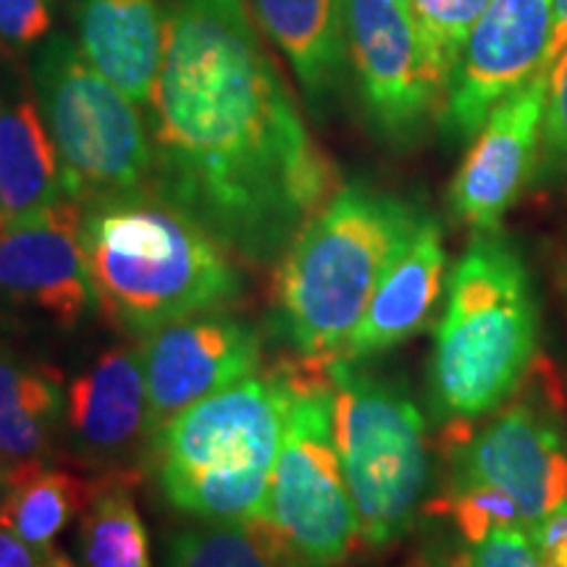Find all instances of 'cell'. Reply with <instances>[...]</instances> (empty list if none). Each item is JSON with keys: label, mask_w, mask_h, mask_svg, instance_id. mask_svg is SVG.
<instances>
[{"label": "cell", "mask_w": 567, "mask_h": 567, "mask_svg": "<svg viewBox=\"0 0 567 567\" xmlns=\"http://www.w3.org/2000/svg\"><path fill=\"white\" fill-rule=\"evenodd\" d=\"M147 130L151 187L252 266L342 187L243 0H172Z\"/></svg>", "instance_id": "1"}, {"label": "cell", "mask_w": 567, "mask_h": 567, "mask_svg": "<svg viewBox=\"0 0 567 567\" xmlns=\"http://www.w3.org/2000/svg\"><path fill=\"white\" fill-rule=\"evenodd\" d=\"M82 247L95 310L130 337L224 308L243 289L231 252L151 184L84 205Z\"/></svg>", "instance_id": "2"}, {"label": "cell", "mask_w": 567, "mask_h": 567, "mask_svg": "<svg viewBox=\"0 0 567 567\" xmlns=\"http://www.w3.org/2000/svg\"><path fill=\"white\" fill-rule=\"evenodd\" d=\"M423 210L363 182L339 193L297 231L271 287L276 337L300 358L334 360L358 329L381 276Z\"/></svg>", "instance_id": "3"}, {"label": "cell", "mask_w": 567, "mask_h": 567, "mask_svg": "<svg viewBox=\"0 0 567 567\" xmlns=\"http://www.w3.org/2000/svg\"><path fill=\"white\" fill-rule=\"evenodd\" d=\"M538 308L528 268L499 229L473 231L446 289L429 389L439 421H476L505 405L534 365Z\"/></svg>", "instance_id": "4"}, {"label": "cell", "mask_w": 567, "mask_h": 567, "mask_svg": "<svg viewBox=\"0 0 567 567\" xmlns=\"http://www.w3.org/2000/svg\"><path fill=\"white\" fill-rule=\"evenodd\" d=\"M289 405L292 384L279 363L163 425L151 457L168 505L203 523L250 526L264 513Z\"/></svg>", "instance_id": "5"}, {"label": "cell", "mask_w": 567, "mask_h": 567, "mask_svg": "<svg viewBox=\"0 0 567 567\" xmlns=\"http://www.w3.org/2000/svg\"><path fill=\"white\" fill-rule=\"evenodd\" d=\"M281 365L292 405L264 513L247 528L276 567H342L363 538L337 452L331 363L300 358Z\"/></svg>", "instance_id": "6"}, {"label": "cell", "mask_w": 567, "mask_h": 567, "mask_svg": "<svg viewBox=\"0 0 567 567\" xmlns=\"http://www.w3.org/2000/svg\"><path fill=\"white\" fill-rule=\"evenodd\" d=\"M334 439L365 547L405 538L431 481L429 434L405 389L360 368L331 363Z\"/></svg>", "instance_id": "7"}, {"label": "cell", "mask_w": 567, "mask_h": 567, "mask_svg": "<svg viewBox=\"0 0 567 567\" xmlns=\"http://www.w3.org/2000/svg\"><path fill=\"white\" fill-rule=\"evenodd\" d=\"M34 92L61 161L63 195L82 205L151 184L153 142L134 101L80 45L53 34L34 55Z\"/></svg>", "instance_id": "8"}, {"label": "cell", "mask_w": 567, "mask_h": 567, "mask_svg": "<svg viewBox=\"0 0 567 567\" xmlns=\"http://www.w3.org/2000/svg\"><path fill=\"white\" fill-rule=\"evenodd\" d=\"M565 394L544 360H534L505 408L484 425H444L450 484L486 486L517 505L528 534L567 502V446L559 425Z\"/></svg>", "instance_id": "9"}, {"label": "cell", "mask_w": 567, "mask_h": 567, "mask_svg": "<svg viewBox=\"0 0 567 567\" xmlns=\"http://www.w3.org/2000/svg\"><path fill=\"white\" fill-rule=\"evenodd\" d=\"M347 51L373 132L392 145H413L442 122L450 76L396 0H342Z\"/></svg>", "instance_id": "10"}, {"label": "cell", "mask_w": 567, "mask_h": 567, "mask_svg": "<svg viewBox=\"0 0 567 567\" xmlns=\"http://www.w3.org/2000/svg\"><path fill=\"white\" fill-rule=\"evenodd\" d=\"M140 350L151 439L195 402L258 373L264 360V342L255 326L224 313V308L161 326L142 337Z\"/></svg>", "instance_id": "11"}, {"label": "cell", "mask_w": 567, "mask_h": 567, "mask_svg": "<svg viewBox=\"0 0 567 567\" xmlns=\"http://www.w3.org/2000/svg\"><path fill=\"white\" fill-rule=\"evenodd\" d=\"M555 0H488L446 92L442 126L473 137L496 105L544 71Z\"/></svg>", "instance_id": "12"}, {"label": "cell", "mask_w": 567, "mask_h": 567, "mask_svg": "<svg viewBox=\"0 0 567 567\" xmlns=\"http://www.w3.org/2000/svg\"><path fill=\"white\" fill-rule=\"evenodd\" d=\"M84 208L61 197L0 231V305L74 329L95 308L82 247Z\"/></svg>", "instance_id": "13"}, {"label": "cell", "mask_w": 567, "mask_h": 567, "mask_svg": "<svg viewBox=\"0 0 567 567\" xmlns=\"http://www.w3.org/2000/svg\"><path fill=\"white\" fill-rule=\"evenodd\" d=\"M547 84L549 74L538 71L534 80L507 95L488 113L460 163L450 187V210L473 231L499 229L502 216L536 172Z\"/></svg>", "instance_id": "14"}, {"label": "cell", "mask_w": 567, "mask_h": 567, "mask_svg": "<svg viewBox=\"0 0 567 567\" xmlns=\"http://www.w3.org/2000/svg\"><path fill=\"white\" fill-rule=\"evenodd\" d=\"M66 431L76 455L92 467H105L103 476L137 481L126 463L153 444L140 347H105L69 381Z\"/></svg>", "instance_id": "15"}, {"label": "cell", "mask_w": 567, "mask_h": 567, "mask_svg": "<svg viewBox=\"0 0 567 567\" xmlns=\"http://www.w3.org/2000/svg\"><path fill=\"white\" fill-rule=\"evenodd\" d=\"M444 279L446 250L442 229L429 213H423L408 243L381 276L339 360L363 363L373 354L392 350L408 342L410 337L421 334L425 326L434 321L444 295Z\"/></svg>", "instance_id": "16"}, {"label": "cell", "mask_w": 567, "mask_h": 567, "mask_svg": "<svg viewBox=\"0 0 567 567\" xmlns=\"http://www.w3.org/2000/svg\"><path fill=\"white\" fill-rule=\"evenodd\" d=\"M80 51L137 105L153 97L166 51L161 0H74Z\"/></svg>", "instance_id": "17"}, {"label": "cell", "mask_w": 567, "mask_h": 567, "mask_svg": "<svg viewBox=\"0 0 567 567\" xmlns=\"http://www.w3.org/2000/svg\"><path fill=\"white\" fill-rule=\"evenodd\" d=\"M252 11L292 66L310 109L321 113L342 87L350 59L342 0H252Z\"/></svg>", "instance_id": "18"}, {"label": "cell", "mask_w": 567, "mask_h": 567, "mask_svg": "<svg viewBox=\"0 0 567 567\" xmlns=\"http://www.w3.org/2000/svg\"><path fill=\"white\" fill-rule=\"evenodd\" d=\"M66 386L55 365L0 344V452L13 465L55 463Z\"/></svg>", "instance_id": "19"}, {"label": "cell", "mask_w": 567, "mask_h": 567, "mask_svg": "<svg viewBox=\"0 0 567 567\" xmlns=\"http://www.w3.org/2000/svg\"><path fill=\"white\" fill-rule=\"evenodd\" d=\"M63 195L61 161L38 101L0 95V213L6 224L51 208Z\"/></svg>", "instance_id": "20"}, {"label": "cell", "mask_w": 567, "mask_h": 567, "mask_svg": "<svg viewBox=\"0 0 567 567\" xmlns=\"http://www.w3.org/2000/svg\"><path fill=\"white\" fill-rule=\"evenodd\" d=\"M95 488L97 478L55 463L21 465L0 494V515L32 547H53L55 536L82 517Z\"/></svg>", "instance_id": "21"}, {"label": "cell", "mask_w": 567, "mask_h": 567, "mask_svg": "<svg viewBox=\"0 0 567 567\" xmlns=\"http://www.w3.org/2000/svg\"><path fill=\"white\" fill-rule=\"evenodd\" d=\"M134 481L101 476L80 517V567H153L151 536L132 499Z\"/></svg>", "instance_id": "22"}, {"label": "cell", "mask_w": 567, "mask_h": 567, "mask_svg": "<svg viewBox=\"0 0 567 567\" xmlns=\"http://www.w3.org/2000/svg\"><path fill=\"white\" fill-rule=\"evenodd\" d=\"M166 567H276L247 526L205 523L174 536Z\"/></svg>", "instance_id": "23"}, {"label": "cell", "mask_w": 567, "mask_h": 567, "mask_svg": "<svg viewBox=\"0 0 567 567\" xmlns=\"http://www.w3.org/2000/svg\"><path fill=\"white\" fill-rule=\"evenodd\" d=\"M423 515L446 517L465 544H476L496 528L523 526L517 505L507 494L473 484H446L444 494L425 499Z\"/></svg>", "instance_id": "24"}, {"label": "cell", "mask_w": 567, "mask_h": 567, "mask_svg": "<svg viewBox=\"0 0 567 567\" xmlns=\"http://www.w3.org/2000/svg\"><path fill=\"white\" fill-rule=\"evenodd\" d=\"M488 0H408L417 32L444 74L452 71L471 38L476 21L484 17Z\"/></svg>", "instance_id": "25"}, {"label": "cell", "mask_w": 567, "mask_h": 567, "mask_svg": "<svg viewBox=\"0 0 567 567\" xmlns=\"http://www.w3.org/2000/svg\"><path fill=\"white\" fill-rule=\"evenodd\" d=\"M534 174L538 179L567 174V51L549 69L542 142H538V161Z\"/></svg>", "instance_id": "26"}, {"label": "cell", "mask_w": 567, "mask_h": 567, "mask_svg": "<svg viewBox=\"0 0 567 567\" xmlns=\"http://www.w3.org/2000/svg\"><path fill=\"white\" fill-rule=\"evenodd\" d=\"M444 567H544V559L526 528L507 526L452 551Z\"/></svg>", "instance_id": "27"}, {"label": "cell", "mask_w": 567, "mask_h": 567, "mask_svg": "<svg viewBox=\"0 0 567 567\" xmlns=\"http://www.w3.org/2000/svg\"><path fill=\"white\" fill-rule=\"evenodd\" d=\"M53 0H0V48L19 53L51 32Z\"/></svg>", "instance_id": "28"}, {"label": "cell", "mask_w": 567, "mask_h": 567, "mask_svg": "<svg viewBox=\"0 0 567 567\" xmlns=\"http://www.w3.org/2000/svg\"><path fill=\"white\" fill-rule=\"evenodd\" d=\"M63 559L55 547H32L0 515V567H63Z\"/></svg>", "instance_id": "29"}, {"label": "cell", "mask_w": 567, "mask_h": 567, "mask_svg": "<svg viewBox=\"0 0 567 567\" xmlns=\"http://www.w3.org/2000/svg\"><path fill=\"white\" fill-rule=\"evenodd\" d=\"M567 51V0H555L551 9V38L547 48V59H544V74L559 61V55Z\"/></svg>", "instance_id": "30"}, {"label": "cell", "mask_w": 567, "mask_h": 567, "mask_svg": "<svg viewBox=\"0 0 567 567\" xmlns=\"http://www.w3.org/2000/svg\"><path fill=\"white\" fill-rule=\"evenodd\" d=\"M13 471H17V465H13L11 460L6 457L3 452H0V494H3L6 488H9L11 478H13Z\"/></svg>", "instance_id": "31"}, {"label": "cell", "mask_w": 567, "mask_h": 567, "mask_svg": "<svg viewBox=\"0 0 567 567\" xmlns=\"http://www.w3.org/2000/svg\"><path fill=\"white\" fill-rule=\"evenodd\" d=\"M3 226H6V216H3V213H0V231H3Z\"/></svg>", "instance_id": "32"}, {"label": "cell", "mask_w": 567, "mask_h": 567, "mask_svg": "<svg viewBox=\"0 0 567 567\" xmlns=\"http://www.w3.org/2000/svg\"><path fill=\"white\" fill-rule=\"evenodd\" d=\"M396 3H402V6H408V0H396Z\"/></svg>", "instance_id": "33"}, {"label": "cell", "mask_w": 567, "mask_h": 567, "mask_svg": "<svg viewBox=\"0 0 567 567\" xmlns=\"http://www.w3.org/2000/svg\"><path fill=\"white\" fill-rule=\"evenodd\" d=\"M415 567H425V565H415Z\"/></svg>", "instance_id": "34"}]
</instances>
